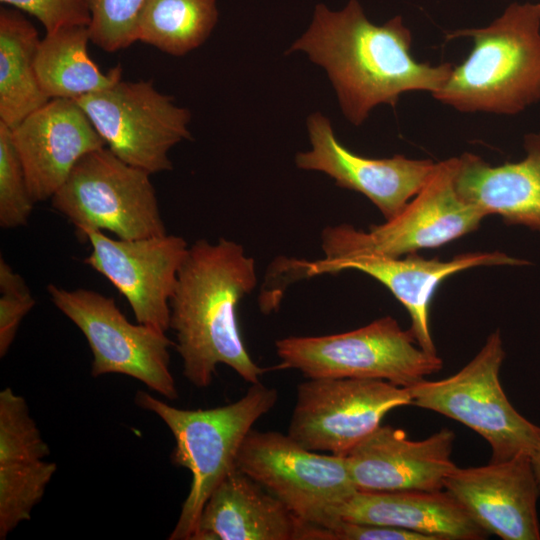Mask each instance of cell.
<instances>
[{
    "mask_svg": "<svg viewBox=\"0 0 540 540\" xmlns=\"http://www.w3.org/2000/svg\"><path fill=\"white\" fill-rule=\"evenodd\" d=\"M48 444L26 400L7 387L0 392V539L30 520L57 465L44 459Z\"/></svg>",
    "mask_w": 540,
    "mask_h": 540,
    "instance_id": "obj_19",
    "label": "cell"
},
{
    "mask_svg": "<svg viewBox=\"0 0 540 540\" xmlns=\"http://www.w3.org/2000/svg\"><path fill=\"white\" fill-rule=\"evenodd\" d=\"M411 44L401 16L375 25L357 0H349L339 11L317 4L309 28L288 53L303 51L326 70L344 116L360 126L375 106L395 107L406 92L434 94L448 80L451 63L418 62Z\"/></svg>",
    "mask_w": 540,
    "mask_h": 540,
    "instance_id": "obj_1",
    "label": "cell"
},
{
    "mask_svg": "<svg viewBox=\"0 0 540 540\" xmlns=\"http://www.w3.org/2000/svg\"><path fill=\"white\" fill-rule=\"evenodd\" d=\"M322 527V526H321ZM322 540H432L430 537L404 529L358 523L336 518L322 527Z\"/></svg>",
    "mask_w": 540,
    "mask_h": 540,
    "instance_id": "obj_30",
    "label": "cell"
},
{
    "mask_svg": "<svg viewBox=\"0 0 540 540\" xmlns=\"http://www.w3.org/2000/svg\"><path fill=\"white\" fill-rule=\"evenodd\" d=\"M411 404L408 388L384 380L309 379L297 387L287 434L309 450L347 456L389 411Z\"/></svg>",
    "mask_w": 540,
    "mask_h": 540,
    "instance_id": "obj_12",
    "label": "cell"
},
{
    "mask_svg": "<svg viewBox=\"0 0 540 540\" xmlns=\"http://www.w3.org/2000/svg\"><path fill=\"white\" fill-rule=\"evenodd\" d=\"M90 34L87 25H67L46 32L40 40L35 69L39 84L49 99L80 97L102 91L121 80L122 68L108 73L88 55Z\"/></svg>",
    "mask_w": 540,
    "mask_h": 540,
    "instance_id": "obj_23",
    "label": "cell"
},
{
    "mask_svg": "<svg viewBox=\"0 0 540 540\" xmlns=\"http://www.w3.org/2000/svg\"><path fill=\"white\" fill-rule=\"evenodd\" d=\"M36 301L24 279L0 259V357L11 347L23 318Z\"/></svg>",
    "mask_w": 540,
    "mask_h": 540,
    "instance_id": "obj_28",
    "label": "cell"
},
{
    "mask_svg": "<svg viewBox=\"0 0 540 540\" xmlns=\"http://www.w3.org/2000/svg\"><path fill=\"white\" fill-rule=\"evenodd\" d=\"M84 263L109 280L129 303L138 323L166 332L170 299L189 246L183 237L160 235L124 240L90 231Z\"/></svg>",
    "mask_w": 540,
    "mask_h": 540,
    "instance_id": "obj_13",
    "label": "cell"
},
{
    "mask_svg": "<svg viewBox=\"0 0 540 540\" xmlns=\"http://www.w3.org/2000/svg\"><path fill=\"white\" fill-rule=\"evenodd\" d=\"M76 101L114 155L150 174L171 170L169 150L191 139L190 111L151 81L120 80Z\"/></svg>",
    "mask_w": 540,
    "mask_h": 540,
    "instance_id": "obj_11",
    "label": "cell"
},
{
    "mask_svg": "<svg viewBox=\"0 0 540 540\" xmlns=\"http://www.w3.org/2000/svg\"><path fill=\"white\" fill-rule=\"evenodd\" d=\"M34 202L51 199L77 161L106 147L76 100L50 99L11 129Z\"/></svg>",
    "mask_w": 540,
    "mask_h": 540,
    "instance_id": "obj_18",
    "label": "cell"
},
{
    "mask_svg": "<svg viewBox=\"0 0 540 540\" xmlns=\"http://www.w3.org/2000/svg\"><path fill=\"white\" fill-rule=\"evenodd\" d=\"M444 489L488 534L503 540L540 539V491L529 456L456 467L446 478Z\"/></svg>",
    "mask_w": 540,
    "mask_h": 540,
    "instance_id": "obj_17",
    "label": "cell"
},
{
    "mask_svg": "<svg viewBox=\"0 0 540 540\" xmlns=\"http://www.w3.org/2000/svg\"><path fill=\"white\" fill-rule=\"evenodd\" d=\"M375 524L417 532L432 540H480L488 535L448 491H357L332 521Z\"/></svg>",
    "mask_w": 540,
    "mask_h": 540,
    "instance_id": "obj_22",
    "label": "cell"
},
{
    "mask_svg": "<svg viewBox=\"0 0 540 540\" xmlns=\"http://www.w3.org/2000/svg\"><path fill=\"white\" fill-rule=\"evenodd\" d=\"M52 303L83 333L92 352L91 375L117 373L133 377L163 397L174 400L178 391L169 369L165 332L132 324L111 297L93 290L47 286Z\"/></svg>",
    "mask_w": 540,
    "mask_h": 540,
    "instance_id": "obj_10",
    "label": "cell"
},
{
    "mask_svg": "<svg viewBox=\"0 0 540 540\" xmlns=\"http://www.w3.org/2000/svg\"><path fill=\"white\" fill-rule=\"evenodd\" d=\"M473 47L432 94L461 112L513 115L540 100V3H512L490 25L458 29Z\"/></svg>",
    "mask_w": 540,
    "mask_h": 540,
    "instance_id": "obj_3",
    "label": "cell"
},
{
    "mask_svg": "<svg viewBox=\"0 0 540 540\" xmlns=\"http://www.w3.org/2000/svg\"><path fill=\"white\" fill-rule=\"evenodd\" d=\"M504 358L503 341L496 330L456 374L408 387L412 405L454 419L481 435L491 447V461L530 456L540 442V427L513 407L501 387Z\"/></svg>",
    "mask_w": 540,
    "mask_h": 540,
    "instance_id": "obj_6",
    "label": "cell"
},
{
    "mask_svg": "<svg viewBox=\"0 0 540 540\" xmlns=\"http://www.w3.org/2000/svg\"><path fill=\"white\" fill-rule=\"evenodd\" d=\"M36 17L46 32L67 25H89L90 14L84 0H0Z\"/></svg>",
    "mask_w": 540,
    "mask_h": 540,
    "instance_id": "obj_29",
    "label": "cell"
},
{
    "mask_svg": "<svg viewBox=\"0 0 540 540\" xmlns=\"http://www.w3.org/2000/svg\"><path fill=\"white\" fill-rule=\"evenodd\" d=\"M312 149L296 155L297 167L327 174L342 188L366 196L385 220L397 216L425 185L436 163L403 155L368 158L358 155L336 138L329 119L316 112L308 117Z\"/></svg>",
    "mask_w": 540,
    "mask_h": 540,
    "instance_id": "obj_15",
    "label": "cell"
},
{
    "mask_svg": "<svg viewBox=\"0 0 540 540\" xmlns=\"http://www.w3.org/2000/svg\"><path fill=\"white\" fill-rule=\"evenodd\" d=\"M275 346L279 368L309 379H378L408 388L443 366L438 354L421 349L411 330L391 316L344 333L282 338Z\"/></svg>",
    "mask_w": 540,
    "mask_h": 540,
    "instance_id": "obj_5",
    "label": "cell"
},
{
    "mask_svg": "<svg viewBox=\"0 0 540 540\" xmlns=\"http://www.w3.org/2000/svg\"><path fill=\"white\" fill-rule=\"evenodd\" d=\"M37 29L20 12L0 11V122L10 129L50 99L35 69Z\"/></svg>",
    "mask_w": 540,
    "mask_h": 540,
    "instance_id": "obj_24",
    "label": "cell"
},
{
    "mask_svg": "<svg viewBox=\"0 0 540 540\" xmlns=\"http://www.w3.org/2000/svg\"><path fill=\"white\" fill-rule=\"evenodd\" d=\"M456 167L457 157L436 163L421 190L383 224L367 231L349 224L325 228L321 236L324 259L360 254L402 257L441 247L475 231L486 216L457 193Z\"/></svg>",
    "mask_w": 540,
    "mask_h": 540,
    "instance_id": "obj_8",
    "label": "cell"
},
{
    "mask_svg": "<svg viewBox=\"0 0 540 540\" xmlns=\"http://www.w3.org/2000/svg\"><path fill=\"white\" fill-rule=\"evenodd\" d=\"M532 471L540 491V442L529 456Z\"/></svg>",
    "mask_w": 540,
    "mask_h": 540,
    "instance_id": "obj_31",
    "label": "cell"
},
{
    "mask_svg": "<svg viewBox=\"0 0 540 540\" xmlns=\"http://www.w3.org/2000/svg\"><path fill=\"white\" fill-rule=\"evenodd\" d=\"M307 524L235 469L209 496L191 540H303Z\"/></svg>",
    "mask_w": 540,
    "mask_h": 540,
    "instance_id": "obj_21",
    "label": "cell"
},
{
    "mask_svg": "<svg viewBox=\"0 0 540 540\" xmlns=\"http://www.w3.org/2000/svg\"><path fill=\"white\" fill-rule=\"evenodd\" d=\"M217 21L216 0H146L138 41L182 56L202 45Z\"/></svg>",
    "mask_w": 540,
    "mask_h": 540,
    "instance_id": "obj_25",
    "label": "cell"
},
{
    "mask_svg": "<svg viewBox=\"0 0 540 540\" xmlns=\"http://www.w3.org/2000/svg\"><path fill=\"white\" fill-rule=\"evenodd\" d=\"M525 157L492 166L480 156L457 157V193L485 216L498 215L510 225L540 233V133L525 136Z\"/></svg>",
    "mask_w": 540,
    "mask_h": 540,
    "instance_id": "obj_20",
    "label": "cell"
},
{
    "mask_svg": "<svg viewBox=\"0 0 540 540\" xmlns=\"http://www.w3.org/2000/svg\"><path fill=\"white\" fill-rule=\"evenodd\" d=\"M236 469L282 501L302 521L325 527L357 489L346 456L319 454L288 434L251 429Z\"/></svg>",
    "mask_w": 540,
    "mask_h": 540,
    "instance_id": "obj_9",
    "label": "cell"
},
{
    "mask_svg": "<svg viewBox=\"0 0 540 540\" xmlns=\"http://www.w3.org/2000/svg\"><path fill=\"white\" fill-rule=\"evenodd\" d=\"M256 284L255 261L241 244L219 238L189 246L169 302V327L183 374L194 386L210 385L219 364L250 384L267 371L252 360L238 325V304Z\"/></svg>",
    "mask_w": 540,
    "mask_h": 540,
    "instance_id": "obj_2",
    "label": "cell"
},
{
    "mask_svg": "<svg viewBox=\"0 0 540 540\" xmlns=\"http://www.w3.org/2000/svg\"><path fill=\"white\" fill-rule=\"evenodd\" d=\"M303 277L344 270L363 272L383 284L406 308L417 345L437 354L430 324L429 308L439 285L449 276L480 266H522L528 261L500 251L461 253L449 260L426 259L416 253L406 257L360 254L337 259L292 261Z\"/></svg>",
    "mask_w": 540,
    "mask_h": 540,
    "instance_id": "obj_14",
    "label": "cell"
},
{
    "mask_svg": "<svg viewBox=\"0 0 540 540\" xmlns=\"http://www.w3.org/2000/svg\"><path fill=\"white\" fill-rule=\"evenodd\" d=\"M277 400V390L261 382L251 384L239 400L209 409H180L145 391L136 393V404L156 414L174 436L172 462L192 474L190 490L170 540L192 539L209 496L236 469L244 439Z\"/></svg>",
    "mask_w": 540,
    "mask_h": 540,
    "instance_id": "obj_4",
    "label": "cell"
},
{
    "mask_svg": "<svg viewBox=\"0 0 540 540\" xmlns=\"http://www.w3.org/2000/svg\"><path fill=\"white\" fill-rule=\"evenodd\" d=\"M455 440L443 428L423 440L380 425L346 456L357 491H439L457 467L451 460Z\"/></svg>",
    "mask_w": 540,
    "mask_h": 540,
    "instance_id": "obj_16",
    "label": "cell"
},
{
    "mask_svg": "<svg viewBox=\"0 0 540 540\" xmlns=\"http://www.w3.org/2000/svg\"><path fill=\"white\" fill-rule=\"evenodd\" d=\"M150 173L108 148L83 155L51 198L53 209L74 225L78 238L107 230L134 240L167 234Z\"/></svg>",
    "mask_w": 540,
    "mask_h": 540,
    "instance_id": "obj_7",
    "label": "cell"
},
{
    "mask_svg": "<svg viewBox=\"0 0 540 540\" xmlns=\"http://www.w3.org/2000/svg\"><path fill=\"white\" fill-rule=\"evenodd\" d=\"M34 204L11 129L0 122V226L26 225Z\"/></svg>",
    "mask_w": 540,
    "mask_h": 540,
    "instance_id": "obj_27",
    "label": "cell"
},
{
    "mask_svg": "<svg viewBox=\"0 0 540 540\" xmlns=\"http://www.w3.org/2000/svg\"><path fill=\"white\" fill-rule=\"evenodd\" d=\"M90 14V41L116 52L138 41V24L146 0H84Z\"/></svg>",
    "mask_w": 540,
    "mask_h": 540,
    "instance_id": "obj_26",
    "label": "cell"
}]
</instances>
